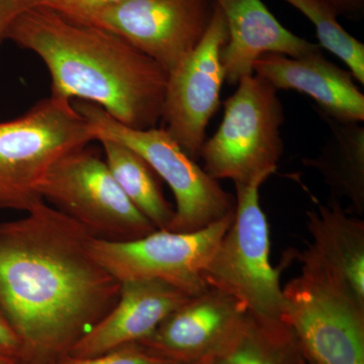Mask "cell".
Wrapping results in <instances>:
<instances>
[{
	"label": "cell",
	"instance_id": "f1b7e54d",
	"mask_svg": "<svg viewBox=\"0 0 364 364\" xmlns=\"http://www.w3.org/2000/svg\"><path fill=\"white\" fill-rule=\"evenodd\" d=\"M25 1H26V0H25Z\"/></svg>",
	"mask_w": 364,
	"mask_h": 364
},
{
	"label": "cell",
	"instance_id": "83f0119b",
	"mask_svg": "<svg viewBox=\"0 0 364 364\" xmlns=\"http://www.w3.org/2000/svg\"><path fill=\"white\" fill-rule=\"evenodd\" d=\"M301 364H311V363H308V361L305 360V361H304V363H301Z\"/></svg>",
	"mask_w": 364,
	"mask_h": 364
},
{
	"label": "cell",
	"instance_id": "603a6c76",
	"mask_svg": "<svg viewBox=\"0 0 364 364\" xmlns=\"http://www.w3.org/2000/svg\"><path fill=\"white\" fill-rule=\"evenodd\" d=\"M0 356L18 364L25 363L26 350L23 341L11 323L0 313Z\"/></svg>",
	"mask_w": 364,
	"mask_h": 364
},
{
	"label": "cell",
	"instance_id": "484cf974",
	"mask_svg": "<svg viewBox=\"0 0 364 364\" xmlns=\"http://www.w3.org/2000/svg\"><path fill=\"white\" fill-rule=\"evenodd\" d=\"M213 358H207L200 359V360L195 361V363H186V364H212Z\"/></svg>",
	"mask_w": 364,
	"mask_h": 364
},
{
	"label": "cell",
	"instance_id": "9a60e30c",
	"mask_svg": "<svg viewBox=\"0 0 364 364\" xmlns=\"http://www.w3.org/2000/svg\"><path fill=\"white\" fill-rule=\"evenodd\" d=\"M312 242L294 253L301 267L322 273L364 306V221L354 218L331 198L306 212Z\"/></svg>",
	"mask_w": 364,
	"mask_h": 364
},
{
	"label": "cell",
	"instance_id": "277c9868",
	"mask_svg": "<svg viewBox=\"0 0 364 364\" xmlns=\"http://www.w3.org/2000/svg\"><path fill=\"white\" fill-rule=\"evenodd\" d=\"M237 85L225 100L219 128L205 141L198 158L215 181L262 186L277 172L284 154V107L279 90L256 74L242 78Z\"/></svg>",
	"mask_w": 364,
	"mask_h": 364
},
{
	"label": "cell",
	"instance_id": "4fadbf2b",
	"mask_svg": "<svg viewBox=\"0 0 364 364\" xmlns=\"http://www.w3.org/2000/svg\"><path fill=\"white\" fill-rule=\"evenodd\" d=\"M191 296L161 280L122 282L114 306L67 354L92 358L142 341Z\"/></svg>",
	"mask_w": 364,
	"mask_h": 364
},
{
	"label": "cell",
	"instance_id": "4316f807",
	"mask_svg": "<svg viewBox=\"0 0 364 364\" xmlns=\"http://www.w3.org/2000/svg\"><path fill=\"white\" fill-rule=\"evenodd\" d=\"M0 364H18L16 363V361L11 360V359L4 358V356H0Z\"/></svg>",
	"mask_w": 364,
	"mask_h": 364
},
{
	"label": "cell",
	"instance_id": "52a82bcc",
	"mask_svg": "<svg viewBox=\"0 0 364 364\" xmlns=\"http://www.w3.org/2000/svg\"><path fill=\"white\" fill-rule=\"evenodd\" d=\"M39 193L97 240L133 241L157 230L124 195L105 160L87 146L62 157Z\"/></svg>",
	"mask_w": 364,
	"mask_h": 364
},
{
	"label": "cell",
	"instance_id": "30bf717a",
	"mask_svg": "<svg viewBox=\"0 0 364 364\" xmlns=\"http://www.w3.org/2000/svg\"><path fill=\"white\" fill-rule=\"evenodd\" d=\"M215 0H127L75 20L105 28L172 73L207 32Z\"/></svg>",
	"mask_w": 364,
	"mask_h": 364
},
{
	"label": "cell",
	"instance_id": "e0dca14e",
	"mask_svg": "<svg viewBox=\"0 0 364 364\" xmlns=\"http://www.w3.org/2000/svg\"><path fill=\"white\" fill-rule=\"evenodd\" d=\"M320 116L329 126V136L315 157L301 161L320 174L332 198H346L347 212L360 217L364 214V127L359 122Z\"/></svg>",
	"mask_w": 364,
	"mask_h": 364
},
{
	"label": "cell",
	"instance_id": "cb8c5ba5",
	"mask_svg": "<svg viewBox=\"0 0 364 364\" xmlns=\"http://www.w3.org/2000/svg\"><path fill=\"white\" fill-rule=\"evenodd\" d=\"M26 6L25 0H0V43L6 39L14 18Z\"/></svg>",
	"mask_w": 364,
	"mask_h": 364
},
{
	"label": "cell",
	"instance_id": "d4e9b609",
	"mask_svg": "<svg viewBox=\"0 0 364 364\" xmlns=\"http://www.w3.org/2000/svg\"><path fill=\"white\" fill-rule=\"evenodd\" d=\"M336 9L337 13L356 14L363 11L364 0H324Z\"/></svg>",
	"mask_w": 364,
	"mask_h": 364
},
{
	"label": "cell",
	"instance_id": "5b68a950",
	"mask_svg": "<svg viewBox=\"0 0 364 364\" xmlns=\"http://www.w3.org/2000/svg\"><path fill=\"white\" fill-rule=\"evenodd\" d=\"M73 105L90 124L95 141L109 139L124 144L166 182L176 203L168 231H196L234 212L235 196L188 156L163 127L136 130L119 123L98 105L82 100Z\"/></svg>",
	"mask_w": 364,
	"mask_h": 364
},
{
	"label": "cell",
	"instance_id": "8fae6325",
	"mask_svg": "<svg viewBox=\"0 0 364 364\" xmlns=\"http://www.w3.org/2000/svg\"><path fill=\"white\" fill-rule=\"evenodd\" d=\"M228 40L226 20L215 4L202 41L168 75L161 122L184 152L198 159L207 128L221 105L225 82L221 55Z\"/></svg>",
	"mask_w": 364,
	"mask_h": 364
},
{
	"label": "cell",
	"instance_id": "2e32d148",
	"mask_svg": "<svg viewBox=\"0 0 364 364\" xmlns=\"http://www.w3.org/2000/svg\"><path fill=\"white\" fill-rule=\"evenodd\" d=\"M226 20L228 40L221 60L225 81L238 85L252 75L256 60L265 54L303 57L322 51L284 28L262 0H215Z\"/></svg>",
	"mask_w": 364,
	"mask_h": 364
},
{
	"label": "cell",
	"instance_id": "5bb4252c",
	"mask_svg": "<svg viewBox=\"0 0 364 364\" xmlns=\"http://www.w3.org/2000/svg\"><path fill=\"white\" fill-rule=\"evenodd\" d=\"M253 73L277 90H294L315 100L318 112L342 122L364 121V95L349 70L335 65L323 52L303 57L265 54Z\"/></svg>",
	"mask_w": 364,
	"mask_h": 364
},
{
	"label": "cell",
	"instance_id": "3957f363",
	"mask_svg": "<svg viewBox=\"0 0 364 364\" xmlns=\"http://www.w3.org/2000/svg\"><path fill=\"white\" fill-rule=\"evenodd\" d=\"M95 141L85 117L66 98L41 100L23 116L0 123V208L28 212L62 157Z\"/></svg>",
	"mask_w": 364,
	"mask_h": 364
},
{
	"label": "cell",
	"instance_id": "7c38bea8",
	"mask_svg": "<svg viewBox=\"0 0 364 364\" xmlns=\"http://www.w3.org/2000/svg\"><path fill=\"white\" fill-rule=\"evenodd\" d=\"M248 314L239 299L207 287L167 316L139 343L172 364L215 358L238 335Z\"/></svg>",
	"mask_w": 364,
	"mask_h": 364
},
{
	"label": "cell",
	"instance_id": "d6986e66",
	"mask_svg": "<svg viewBox=\"0 0 364 364\" xmlns=\"http://www.w3.org/2000/svg\"><path fill=\"white\" fill-rule=\"evenodd\" d=\"M306 360L294 332L282 321L248 317L233 341L212 364H301Z\"/></svg>",
	"mask_w": 364,
	"mask_h": 364
},
{
	"label": "cell",
	"instance_id": "ffe728a7",
	"mask_svg": "<svg viewBox=\"0 0 364 364\" xmlns=\"http://www.w3.org/2000/svg\"><path fill=\"white\" fill-rule=\"evenodd\" d=\"M304 14L316 28L321 48L338 57L354 79L364 85V44L340 25L339 14L324 0H284Z\"/></svg>",
	"mask_w": 364,
	"mask_h": 364
},
{
	"label": "cell",
	"instance_id": "7a4b0ae2",
	"mask_svg": "<svg viewBox=\"0 0 364 364\" xmlns=\"http://www.w3.org/2000/svg\"><path fill=\"white\" fill-rule=\"evenodd\" d=\"M6 39L44 62L52 97L98 105L136 130L161 122L168 74L119 36L51 9L30 6L14 18Z\"/></svg>",
	"mask_w": 364,
	"mask_h": 364
},
{
	"label": "cell",
	"instance_id": "ac0fdd59",
	"mask_svg": "<svg viewBox=\"0 0 364 364\" xmlns=\"http://www.w3.org/2000/svg\"><path fill=\"white\" fill-rule=\"evenodd\" d=\"M105 162L131 203L157 230H167L174 208L163 195L161 179L142 156L117 141L102 139Z\"/></svg>",
	"mask_w": 364,
	"mask_h": 364
},
{
	"label": "cell",
	"instance_id": "ba28073f",
	"mask_svg": "<svg viewBox=\"0 0 364 364\" xmlns=\"http://www.w3.org/2000/svg\"><path fill=\"white\" fill-rule=\"evenodd\" d=\"M282 291V322L294 332L308 363L364 364V306L306 267Z\"/></svg>",
	"mask_w": 364,
	"mask_h": 364
},
{
	"label": "cell",
	"instance_id": "9c48e42d",
	"mask_svg": "<svg viewBox=\"0 0 364 364\" xmlns=\"http://www.w3.org/2000/svg\"><path fill=\"white\" fill-rule=\"evenodd\" d=\"M234 212L193 232L156 230L133 241L91 239L97 262L119 284L157 279L196 296L207 287L203 273L233 220Z\"/></svg>",
	"mask_w": 364,
	"mask_h": 364
},
{
	"label": "cell",
	"instance_id": "6da1fadb",
	"mask_svg": "<svg viewBox=\"0 0 364 364\" xmlns=\"http://www.w3.org/2000/svg\"><path fill=\"white\" fill-rule=\"evenodd\" d=\"M91 239L43 200L0 224V313L23 341V364L65 355L116 304L121 284L95 259Z\"/></svg>",
	"mask_w": 364,
	"mask_h": 364
},
{
	"label": "cell",
	"instance_id": "8992f818",
	"mask_svg": "<svg viewBox=\"0 0 364 364\" xmlns=\"http://www.w3.org/2000/svg\"><path fill=\"white\" fill-rule=\"evenodd\" d=\"M261 184H235L233 220L203 273L205 286L239 299L253 317L282 321V268L270 262V232Z\"/></svg>",
	"mask_w": 364,
	"mask_h": 364
},
{
	"label": "cell",
	"instance_id": "44dd1931",
	"mask_svg": "<svg viewBox=\"0 0 364 364\" xmlns=\"http://www.w3.org/2000/svg\"><path fill=\"white\" fill-rule=\"evenodd\" d=\"M52 364H172L155 355L142 344L131 343L124 345L114 350L92 356V358H76V356H61Z\"/></svg>",
	"mask_w": 364,
	"mask_h": 364
},
{
	"label": "cell",
	"instance_id": "7402d4cb",
	"mask_svg": "<svg viewBox=\"0 0 364 364\" xmlns=\"http://www.w3.org/2000/svg\"><path fill=\"white\" fill-rule=\"evenodd\" d=\"M127 0H26V6H44L79 20L98 9L121 4Z\"/></svg>",
	"mask_w": 364,
	"mask_h": 364
}]
</instances>
